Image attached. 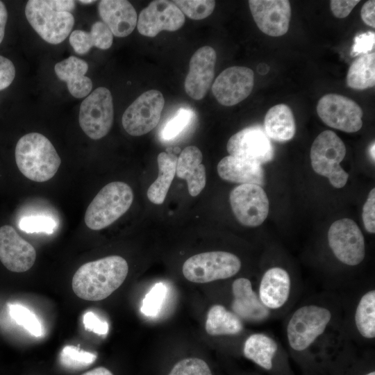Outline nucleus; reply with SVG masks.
<instances>
[{
	"instance_id": "6e6552de",
	"label": "nucleus",
	"mask_w": 375,
	"mask_h": 375,
	"mask_svg": "<svg viewBox=\"0 0 375 375\" xmlns=\"http://www.w3.org/2000/svg\"><path fill=\"white\" fill-rule=\"evenodd\" d=\"M113 118L112 97L105 87L95 89L81 104L79 124L91 139L99 140L106 136L112 127Z\"/></svg>"
},
{
	"instance_id": "72a5a7b5",
	"label": "nucleus",
	"mask_w": 375,
	"mask_h": 375,
	"mask_svg": "<svg viewBox=\"0 0 375 375\" xmlns=\"http://www.w3.org/2000/svg\"><path fill=\"white\" fill-rule=\"evenodd\" d=\"M97 356L73 345L65 346L60 354V363L70 369H81L92 364Z\"/></svg>"
},
{
	"instance_id": "20e7f679",
	"label": "nucleus",
	"mask_w": 375,
	"mask_h": 375,
	"mask_svg": "<svg viewBox=\"0 0 375 375\" xmlns=\"http://www.w3.org/2000/svg\"><path fill=\"white\" fill-rule=\"evenodd\" d=\"M346 155L343 141L332 131L319 133L310 148V162L313 170L320 176L326 177L336 188H343L349 174L340 166Z\"/></svg>"
},
{
	"instance_id": "cd10ccee",
	"label": "nucleus",
	"mask_w": 375,
	"mask_h": 375,
	"mask_svg": "<svg viewBox=\"0 0 375 375\" xmlns=\"http://www.w3.org/2000/svg\"><path fill=\"white\" fill-rule=\"evenodd\" d=\"M205 328L210 335H233L242 331L243 324L235 313L216 304L208 310Z\"/></svg>"
},
{
	"instance_id": "4be33fe9",
	"label": "nucleus",
	"mask_w": 375,
	"mask_h": 375,
	"mask_svg": "<svg viewBox=\"0 0 375 375\" xmlns=\"http://www.w3.org/2000/svg\"><path fill=\"white\" fill-rule=\"evenodd\" d=\"M217 170L219 177L226 181L260 186L265 183L260 164L236 156L229 155L223 158L219 162Z\"/></svg>"
},
{
	"instance_id": "c85d7f7f",
	"label": "nucleus",
	"mask_w": 375,
	"mask_h": 375,
	"mask_svg": "<svg viewBox=\"0 0 375 375\" xmlns=\"http://www.w3.org/2000/svg\"><path fill=\"white\" fill-rule=\"evenodd\" d=\"M348 87L358 90L375 85V53L371 52L358 57L350 65L347 75Z\"/></svg>"
},
{
	"instance_id": "f8f14e48",
	"label": "nucleus",
	"mask_w": 375,
	"mask_h": 375,
	"mask_svg": "<svg viewBox=\"0 0 375 375\" xmlns=\"http://www.w3.org/2000/svg\"><path fill=\"white\" fill-rule=\"evenodd\" d=\"M229 201L235 218L244 226H258L268 215L269 200L260 185L241 184L231 192Z\"/></svg>"
},
{
	"instance_id": "c03bdc74",
	"label": "nucleus",
	"mask_w": 375,
	"mask_h": 375,
	"mask_svg": "<svg viewBox=\"0 0 375 375\" xmlns=\"http://www.w3.org/2000/svg\"><path fill=\"white\" fill-rule=\"evenodd\" d=\"M360 0H331V10L335 17L344 18L347 17Z\"/></svg>"
},
{
	"instance_id": "49530a36",
	"label": "nucleus",
	"mask_w": 375,
	"mask_h": 375,
	"mask_svg": "<svg viewBox=\"0 0 375 375\" xmlns=\"http://www.w3.org/2000/svg\"><path fill=\"white\" fill-rule=\"evenodd\" d=\"M49 3L58 11H73L76 6V2L72 0H48Z\"/></svg>"
},
{
	"instance_id": "a878e982",
	"label": "nucleus",
	"mask_w": 375,
	"mask_h": 375,
	"mask_svg": "<svg viewBox=\"0 0 375 375\" xmlns=\"http://www.w3.org/2000/svg\"><path fill=\"white\" fill-rule=\"evenodd\" d=\"M158 176L147 190L149 200L155 204H162L176 174L177 157L167 152H161L157 158Z\"/></svg>"
},
{
	"instance_id": "4468645a",
	"label": "nucleus",
	"mask_w": 375,
	"mask_h": 375,
	"mask_svg": "<svg viewBox=\"0 0 375 375\" xmlns=\"http://www.w3.org/2000/svg\"><path fill=\"white\" fill-rule=\"evenodd\" d=\"M229 155L260 165L273 159L274 148L260 126H248L233 135L226 144Z\"/></svg>"
},
{
	"instance_id": "8fccbe9b",
	"label": "nucleus",
	"mask_w": 375,
	"mask_h": 375,
	"mask_svg": "<svg viewBox=\"0 0 375 375\" xmlns=\"http://www.w3.org/2000/svg\"><path fill=\"white\" fill-rule=\"evenodd\" d=\"M374 142L371 144L370 147H369V153H370V156L371 158L373 159V161L374 162V158H375V154H374Z\"/></svg>"
},
{
	"instance_id": "f3484780",
	"label": "nucleus",
	"mask_w": 375,
	"mask_h": 375,
	"mask_svg": "<svg viewBox=\"0 0 375 375\" xmlns=\"http://www.w3.org/2000/svg\"><path fill=\"white\" fill-rule=\"evenodd\" d=\"M216 60V52L210 46L199 48L192 56L184 87L192 99L201 100L206 96L214 78Z\"/></svg>"
},
{
	"instance_id": "bb28decb",
	"label": "nucleus",
	"mask_w": 375,
	"mask_h": 375,
	"mask_svg": "<svg viewBox=\"0 0 375 375\" xmlns=\"http://www.w3.org/2000/svg\"><path fill=\"white\" fill-rule=\"evenodd\" d=\"M277 350L278 344L275 340L261 333L249 335L243 346L244 356L266 370L272 369Z\"/></svg>"
},
{
	"instance_id": "9b49d317",
	"label": "nucleus",
	"mask_w": 375,
	"mask_h": 375,
	"mask_svg": "<svg viewBox=\"0 0 375 375\" xmlns=\"http://www.w3.org/2000/svg\"><path fill=\"white\" fill-rule=\"evenodd\" d=\"M317 112L327 126L347 133L358 131L362 126V110L352 99L338 94H327L319 100Z\"/></svg>"
},
{
	"instance_id": "1a4fd4ad",
	"label": "nucleus",
	"mask_w": 375,
	"mask_h": 375,
	"mask_svg": "<svg viewBox=\"0 0 375 375\" xmlns=\"http://www.w3.org/2000/svg\"><path fill=\"white\" fill-rule=\"evenodd\" d=\"M328 242L334 256L343 264L356 266L365 258L364 236L357 224L351 219L334 222L328 231Z\"/></svg>"
},
{
	"instance_id": "393cba45",
	"label": "nucleus",
	"mask_w": 375,
	"mask_h": 375,
	"mask_svg": "<svg viewBox=\"0 0 375 375\" xmlns=\"http://www.w3.org/2000/svg\"><path fill=\"white\" fill-rule=\"evenodd\" d=\"M264 127L267 136L274 141L283 142L292 139L296 124L290 108L280 103L269 108L265 117Z\"/></svg>"
},
{
	"instance_id": "f704fd0d",
	"label": "nucleus",
	"mask_w": 375,
	"mask_h": 375,
	"mask_svg": "<svg viewBox=\"0 0 375 375\" xmlns=\"http://www.w3.org/2000/svg\"><path fill=\"white\" fill-rule=\"evenodd\" d=\"M180 10L194 20L206 18L213 12L215 1L213 0H176L173 1Z\"/></svg>"
},
{
	"instance_id": "2f4dec72",
	"label": "nucleus",
	"mask_w": 375,
	"mask_h": 375,
	"mask_svg": "<svg viewBox=\"0 0 375 375\" xmlns=\"http://www.w3.org/2000/svg\"><path fill=\"white\" fill-rule=\"evenodd\" d=\"M167 294V288L162 282L156 283L144 297L141 312L147 317H156L160 312Z\"/></svg>"
},
{
	"instance_id": "09e8293b",
	"label": "nucleus",
	"mask_w": 375,
	"mask_h": 375,
	"mask_svg": "<svg viewBox=\"0 0 375 375\" xmlns=\"http://www.w3.org/2000/svg\"><path fill=\"white\" fill-rule=\"evenodd\" d=\"M82 375H113L112 373L103 367H99L84 373Z\"/></svg>"
},
{
	"instance_id": "de8ad7c7",
	"label": "nucleus",
	"mask_w": 375,
	"mask_h": 375,
	"mask_svg": "<svg viewBox=\"0 0 375 375\" xmlns=\"http://www.w3.org/2000/svg\"><path fill=\"white\" fill-rule=\"evenodd\" d=\"M8 19V12L4 3L0 1V44L3 41Z\"/></svg>"
},
{
	"instance_id": "a211bd4d",
	"label": "nucleus",
	"mask_w": 375,
	"mask_h": 375,
	"mask_svg": "<svg viewBox=\"0 0 375 375\" xmlns=\"http://www.w3.org/2000/svg\"><path fill=\"white\" fill-rule=\"evenodd\" d=\"M36 259L34 247L9 225L0 227V261L10 271L24 272Z\"/></svg>"
},
{
	"instance_id": "4c0bfd02",
	"label": "nucleus",
	"mask_w": 375,
	"mask_h": 375,
	"mask_svg": "<svg viewBox=\"0 0 375 375\" xmlns=\"http://www.w3.org/2000/svg\"><path fill=\"white\" fill-rule=\"evenodd\" d=\"M93 47L100 49H108L112 44L113 35L109 28L101 21L94 22L89 32Z\"/></svg>"
},
{
	"instance_id": "aec40b11",
	"label": "nucleus",
	"mask_w": 375,
	"mask_h": 375,
	"mask_svg": "<svg viewBox=\"0 0 375 375\" xmlns=\"http://www.w3.org/2000/svg\"><path fill=\"white\" fill-rule=\"evenodd\" d=\"M290 289L291 281L288 272L279 267H271L261 278L258 297L267 309L276 310L288 301Z\"/></svg>"
},
{
	"instance_id": "dca6fc26",
	"label": "nucleus",
	"mask_w": 375,
	"mask_h": 375,
	"mask_svg": "<svg viewBox=\"0 0 375 375\" xmlns=\"http://www.w3.org/2000/svg\"><path fill=\"white\" fill-rule=\"evenodd\" d=\"M250 11L258 28L265 34L279 37L289 28L291 17L288 0H250Z\"/></svg>"
},
{
	"instance_id": "603ef678",
	"label": "nucleus",
	"mask_w": 375,
	"mask_h": 375,
	"mask_svg": "<svg viewBox=\"0 0 375 375\" xmlns=\"http://www.w3.org/2000/svg\"><path fill=\"white\" fill-rule=\"evenodd\" d=\"M365 375H375V372L374 371H372V372H370L368 374H366Z\"/></svg>"
},
{
	"instance_id": "f257e3e1",
	"label": "nucleus",
	"mask_w": 375,
	"mask_h": 375,
	"mask_svg": "<svg viewBox=\"0 0 375 375\" xmlns=\"http://www.w3.org/2000/svg\"><path fill=\"white\" fill-rule=\"evenodd\" d=\"M128 272L126 260L110 256L81 265L72 282L75 294L87 301L107 298L123 283Z\"/></svg>"
},
{
	"instance_id": "a19ab883",
	"label": "nucleus",
	"mask_w": 375,
	"mask_h": 375,
	"mask_svg": "<svg viewBox=\"0 0 375 375\" xmlns=\"http://www.w3.org/2000/svg\"><path fill=\"white\" fill-rule=\"evenodd\" d=\"M362 218L365 230L369 233H375V188L369 192L364 203Z\"/></svg>"
},
{
	"instance_id": "e433bc0d",
	"label": "nucleus",
	"mask_w": 375,
	"mask_h": 375,
	"mask_svg": "<svg viewBox=\"0 0 375 375\" xmlns=\"http://www.w3.org/2000/svg\"><path fill=\"white\" fill-rule=\"evenodd\" d=\"M168 375H212V373L204 360L189 358L178 362Z\"/></svg>"
},
{
	"instance_id": "a18cd8bd",
	"label": "nucleus",
	"mask_w": 375,
	"mask_h": 375,
	"mask_svg": "<svg viewBox=\"0 0 375 375\" xmlns=\"http://www.w3.org/2000/svg\"><path fill=\"white\" fill-rule=\"evenodd\" d=\"M375 1L369 0L366 1L360 11V16L362 21L367 25L375 28Z\"/></svg>"
},
{
	"instance_id": "412c9836",
	"label": "nucleus",
	"mask_w": 375,
	"mask_h": 375,
	"mask_svg": "<svg viewBox=\"0 0 375 375\" xmlns=\"http://www.w3.org/2000/svg\"><path fill=\"white\" fill-rule=\"evenodd\" d=\"M232 292L233 312L240 319L249 322H259L268 316V309L261 303L248 278L235 279L232 284Z\"/></svg>"
},
{
	"instance_id": "473e14b6",
	"label": "nucleus",
	"mask_w": 375,
	"mask_h": 375,
	"mask_svg": "<svg viewBox=\"0 0 375 375\" xmlns=\"http://www.w3.org/2000/svg\"><path fill=\"white\" fill-rule=\"evenodd\" d=\"M9 313L15 322L35 337L43 333L42 326L36 315L20 304H9Z\"/></svg>"
},
{
	"instance_id": "2eb2a0df",
	"label": "nucleus",
	"mask_w": 375,
	"mask_h": 375,
	"mask_svg": "<svg viewBox=\"0 0 375 375\" xmlns=\"http://www.w3.org/2000/svg\"><path fill=\"white\" fill-rule=\"evenodd\" d=\"M254 85V73L250 68L233 66L224 69L212 85L217 101L225 106L241 102L251 94Z\"/></svg>"
},
{
	"instance_id": "423d86ee",
	"label": "nucleus",
	"mask_w": 375,
	"mask_h": 375,
	"mask_svg": "<svg viewBox=\"0 0 375 375\" xmlns=\"http://www.w3.org/2000/svg\"><path fill=\"white\" fill-rule=\"evenodd\" d=\"M25 15L35 31L44 41L52 44L63 42L74 24V17L71 12L57 10L48 0L28 1Z\"/></svg>"
},
{
	"instance_id": "37998d69",
	"label": "nucleus",
	"mask_w": 375,
	"mask_h": 375,
	"mask_svg": "<svg viewBox=\"0 0 375 375\" xmlns=\"http://www.w3.org/2000/svg\"><path fill=\"white\" fill-rule=\"evenodd\" d=\"M15 76V68L8 58L0 56V90L8 88Z\"/></svg>"
},
{
	"instance_id": "7ed1b4c3",
	"label": "nucleus",
	"mask_w": 375,
	"mask_h": 375,
	"mask_svg": "<svg viewBox=\"0 0 375 375\" xmlns=\"http://www.w3.org/2000/svg\"><path fill=\"white\" fill-rule=\"evenodd\" d=\"M133 192L122 181H113L97 193L85 214L86 226L94 231L105 228L122 217L131 207Z\"/></svg>"
},
{
	"instance_id": "79ce46f5",
	"label": "nucleus",
	"mask_w": 375,
	"mask_h": 375,
	"mask_svg": "<svg viewBox=\"0 0 375 375\" xmlns=\"http://www.w3.org/2000/svg\"><path fill=\"white\" fill-rule=\"evenodd\" d=\"M83 322L85 329L100 335H106L109 329L108 322L101 319L92 311H88L83 315Z\"/></svg>"
},
{
	"instance_id": "ddd939ff",
	"label": "nucleus",
	"mask_w": 375,
	"mask_h": 375,
	"mask_svg": "<svg viewBox=\"0 0 375 375\" xmlns=\"http://www.w3.org/2000/svg\"><path fill=\"white\" fill-rule=\"evenodd\" d=\"M185 15L173 1H151L140 13L137 28L147 37H155L162 31H175L185 23Z\"/></svg>"
},
{
	"instance_id": "9d476101",
	"label": "nucleus",
	"mask_w": 375,
	"mask_h": 375,
	"mask_svg": "<svg viewBox=\"0 0 375 375\" xmlns=\"http://www.w3.org/2000/svg\"><path fill=\"white\" fill-rule=\"evenodd\" d=\"M165 105L162 94L156 90L140 95L124 111L122 126L132 136H140L152 131L158 124Z\"/></svg>"
},
{
	"instance_id": "c9c22d12",
	"label": "nucleus",
	"mask_w": 375,
	"mask_h": 375,
	"mask_svg": "<svg viewBox=\"0 0 375 375\" xmlns=\"http://www.w3.org/2000/svg\"><path fill=\"white\" fill-rule=\"evenodd\" d=\"M57 224L49 216L35 215L22 217L19 222V228L26 233H53Z\"/></svg>"
},
{
	"instance_id": "3c124183",
	"label": "nucleus",
	"mask_w": 375,
	"mask_h": 375,
	"mask_svg": "<svg viewBox=\"0 0 375 375\" xmlns=\"http://www.w3.org/2000/svg\"><path fill=\"white\" fill-rule=\"evenodd\" d=\"M78 1L82 4H90L95 2V1H92V0H80Z\"/></svg>"
},
{
	"instance_id": "0eeeda50",
	"label": "nucleus",
	"mask_w": 375,
	"mask_h": 375,
	"mask_svg": "<svg viewBox=\"0 0 375 375\" xmlns=\"http://www.w3.org/2000/svg\"><path fill=\"white\" fill-rule=\"evenodd\" d=\"M241 268V261L235 254L216 251L201 253L188 258L182 267L186 279L204 283L226 279L235 275Z\"/></svg>"
},
{
	"instance_id": "39448f33",
	"label": "nucleus",
	"mask_w": 375,
	"mask_h": 375,
	"mask_svg": "<svg viewBox=\"0 0 375 375\" xmlns=\"http://www.w3.org/2000/svg\"><path fill=\"white\" fill-rule=\"evenodd\" d=\"M331 318V311L323 306L310 304L297 309L286 328L290 347L297 351L307 349L324 333Z\"/></svg>"
},
{
	"instance_id": "f03ea898",
	"label": "nucleus",
	"mask_w": 375,
	"mask_h": 375,
	"mask_svg": "<svg viewBox=\"0 0 375 375\" xmlns=\"http://www.w3.org/2000/svg\"><path fill=\"white\" fill-rule=\"evenodd\" d=\"M17 166L27 178L45 182L56 174L61 159L50 140L35 132L22 136L15 151Z\"/></svg>"
},
{
	"instance_id": "7c9ffc66",
	"label": "nucleus",
	"mask_w": 375,
	"mask_h": 375,
	"mask_svg": "<svg viewBox=\"0 0 375 375\" xmlns=\"http://www.w3.org/2000/svg\"><path fill=\"white\" fill-rule=\"evenodd\" d=\"M195 113L190 108H181L162 128L160 137L164 141L176 139L193 122Z\"/></svg>"
},
{
	"instance_id": "5701e85b",
	"label": "nucleus",
	"mask_w": 375,
	"mask_h": 375,
	"mask_svg": "<svg viewBox=\"0 0 375 375\" xmlns=\"http://www.w3.org/2000/svg\"><path fill=\"white\" fill-rule=\"evenodd\" d=\"M202 160V153L195 146L185 147L177 158L176 174L186 181L192 197L199 194L206 185V169Z\"/></svg>"
},
{
	"instance_id": "6ab92c4d",
	"label": "nucleus",
	"mask_w": 375,
	"mask_h": 375,
	"mask_svg": "<svg viewBox=\"0 0 375 375\" xmlns=\"http://www.w3.org/2000/svg\"><path fill=\"white\" fill-rule=\"evenodd\" d=\"M98 12L103 22L113 35L123 38L130 35L137 26V12L126 0H101Z\"/></svg>"
},
{
	"instance_id": "ea45409f",
	"label": "nucleus",
	"mask_w": 375,
	"mask_h": 375,
	"mask_svg": "<svg viewBox=\"0 0 375 375\" xmlns=\"http://www.w3.org/2000/svg\"><path fill=\"white\" fill-rule=\"evenodd\" d=\"M69 42L74 51L80 55L87 53L93 47L90 33L83 30L72 31L69 35Z\"/></svg>"
},
{
	"instance_id": "58836bf2",
	"label": "nucleus",
	"mask_w": 375,
	"mask_h": 375,
	"mask_svg": "<svg viewBox=\"0 0 375 375\" xmlns=\"http://www.w3.org/2000/svg\"><path fill=\"white\" fill-rule=\"evenodd\" d=\"M375 33L367 31L362 33L354 38V42L351 51V56L356 57L371 53L374 49Z\"/></svg>"
},
{
	"instance_id": "b1692460",
	"label": "nucleus",
	"mask_w": 375,
	"mask_h": 375,
	"mask_svg": "<svg viewBox=\"0 0 375 375\" xmlns=\"http://www.w3.org/2000/svg\"><path fill=\"white\" fill-rule=\"evenodd\" d=\"M88 69L87 62L76 56H70L54 66L57 77L66 82L69 93L78 99L86 97L92 91V82L85 76Z\"/></svg>"
},
{
	"instance_id": "c756f323",
	"label": "nucleus",
	"mask_w": 375,
	"mask_h": 375,
	"mask_svg": "<svg viewBox=\"0 0 375 375\" xmlns=\"http://www.w3.org/2000/svg\"><path fill=\"white\" fill-rule=\"evenodd\" d=\"M355 324L361 336L375 338V290L365 292L360 299L355 312Z\"/></svg>"
}]
</instances>
